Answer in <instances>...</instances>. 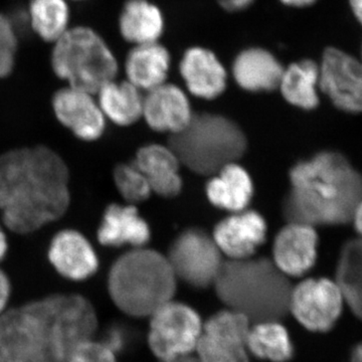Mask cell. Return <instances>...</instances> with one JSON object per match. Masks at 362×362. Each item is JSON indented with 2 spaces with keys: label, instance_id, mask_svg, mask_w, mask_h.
Returning a JSON list of instances; mask_svg holds the SVG:
<instances>
[{
  "label": "cell",
  "instance_id": "6da1fadb",
  "mask_svg": "<svg viewBox=\"0 0 362 362\" xmlns=\"http://www.w3.org/2000/svg\"><path fill=\"white\" fill-rule=\"evenodd\" d=\"M97 324L86 298L54 295L0 315V354L13 362H66Z\"/></svg>",
  "mask_w": 362,
  "mask_h": 362
},
{
  "label": "cell",
  "instance_id": "7a4b0ae2",
  "mask_svg": "<svg viewBox=\"0 0 362 362\" xmlns=\"http://www.w3.org/2000/svg\"><path fill=\"white\" fill-rule=\"evenodd\" d=\"M69 204V170L56 152L35 146L0 156V211L11 230H37L61 218Z\"/></svg>",
  "mask_w": 362,
  "mask_h": 362
},
{
  "label": "cell",
  "instance_id": "3957f363",
  "mask_svg": "<svg viewBox=\"0 0 362 362\" xmlns=\"http://www.w3.org/2000/svg\"><path fill=\"white\" fill-rule=\"evenodd\" d=\"M282 204L288 223L338 226L350 223L362 201V175L337 151H321L290 170Z\"/></svg>",
  "mask_w": 362,
  "mask_h": 362
},
{
  "label": "cell",
  "instance_id": "277c9868",
  "mask_svg": "<svg viewBox=\"0 0 362 362\" xmlns=\"http://www.w3.org/2000/svg\"><path fill=\"white\" fill-rule=\"evenodd\" d=\"M214 284L221 301L249 321H277L289 311L293 288L271 259L225 262Z\"/></svg>",
  "mask_w": 362,
  "mask_h": 362
},
{
  "label": "cell",
  "instance_id": "5b68a950",
  "mask_svg": "<svg viewBox=\"0 0 362 362\" xmlns=\"http://www.w3.org/2000/svg\"><path fill=\"white\" fill-rule=\"evenodd\" d=\"M176 276L168 258L154 250L135 247L112 266L108 289L114 303L130 316L152 315L170 301Z\"/></svg>",
  "mask_w": 362,
  "mask_h": 362
},
{
  "label": "cell",
  "instance_id": "8992f818",
  "mask_svg": "<svg viewBox=\"0 0 362 362\" xmlns=\"http://www.w3.org/2000/svg\"><path fill=\"white\" fill-rule=\"evenodd\" d=\"M168 146L189 170L211 176L239 160L247 141L242 128L228 117L194 113L185 129L170 135Z\"/></svg>",
  "mask_w": 362,
  "mask_h": 362
},
{
  "label": "cell",
  "instance_id": "52a82bcc",
  "mask_svg": "<svg viewBox=\"0 0 362 362\" xmlns=\"http://www.w3.org/2000/svg\"><path fill=\"white\" fill-rule=\"evenodd\" d=\"M52 66L69 87L94 95L118 74V62L106 40L84 25L71 28L54 42Z\"/></svg>",
  "mask_w": 362,
  "mask_h": 362
},
{
  "label": "cell",
  "instance_id": "ba28073f",
  "mask_svg": "<svg viewBox=\"0 0 362 362\" xmlns=\"http://www.w3.org/2000/svg\"><path fill=\"white\" fill-rule=\"evenodd\" d=\"M151 316L149 346L161 361L187 356L197 347L202 330L194 309L169 301Z\"/></svg>",
  "mask_w": 362,
  "mask_h": 362
},
{
  "label": "cell",
  "instance_id": "9c48e42d",
  "mask_svg": "<svg viewBox=\"0 0 362 362\" xmlns=\"http://www.w3.org/2000/svg\"><path fill=\"white\" fill-rule=\"evenodd\" d=\"M175 276L194 287L214 284L223 262L213 237L201 228H188L171 244L168 257Z\"/></svg>",
  "mask_w": 362,
  "mask_h": 362
},
{
  "label": "cell",
  "instance_id": "30bf717a",
  "mask_svg": "<svg viewBox=\"0 0 362 362\" xmlns=\"http://www.w3.org/2000/svg\"><path fill=\"white\" fill-rule=\"evenodd\" d=\"M344 299L335 281L306 279L293 288L289 311L306 329L329 332L341 316Z\"/></svg>",
  "mask_w": 362,
  "mask_h": 362
},
{
  "label": "cell",
  "instance_id": "8fae6325",
  "mask_svg": "<svg viewBox=\"0 0 362 362\" xmlns=\"http://www.w3.org/2000/svg\"><path fill=\"white\" fill-rule=\"evenodd\" d=\"M249 319L233 310L211 317L202 331L197 349L202 362H249Z\"/></svg>",
  "mask_w": 362,
  "mask_h": 362
},
{
  "label": "cell",
  "instance_id": "7c38bea8",
  "mask_svg": "<svg viewBox=\"0 0 362 362\" xmlns=\"http://www.w3.org/2000/svg\"><path fill=\"white\" fill-rule=\"evenodd\" d=\"M319 89L340 110L362 113V62L328 47L319 66Z\"/></svg>",
  "mask_w": 362,
  "mask_h": 362
},
{
  "label": "cell",
  "instance_id": "4fadbf2b",
  "mask_svg": "<svg viewBox=\"0 0 362 362\" xmlns=\"http://www.w3.org/2000/svg\"><path fill=\"white\" fill-rule=\"evenodd\" d=\"M267 223L252 209L230 214L214 226L213 239L220 251L230 259L251 258L265 242Z\"/></svg>",
  "mask_w": 362,
  "mask_h": 362
},
{
  "label": "cell",
  "instance_id": "5bb4252c",
  "mask_svg": "<svg viewBox=\"0 0 362 362\" xmlns=\"http://www.w3.org/2000/svg\"><path fill=\"white\" fill-rule=\"evenodd\" d=\"M52 107L59 122L80 139L93 141L105 130V116L94 94L66 87L52 98Z\"/></svg>",
  "mask_w": 362,
  "mask_h": 362
},
{
  "label": "cell",
  "instance_id": "9a60e30c",
  "mask_svg": "<svg viewBox=\"0 0 362 362\" xmlns=\"http://www.w3.org/2000/svg\"><path fill=\"white\" fill-rule=\"evenodd\" d=\"M317 247L318 235L314 226L288 223L276 235L274 264L284 275L300 277L315 264Z\"/></svg>",
  "mask_w": 362,
  "mask_h": 362
},
{
  "label": "cell",
  "instance_id": "2e32d148",
  "mask_svg": "<svg viewBox=\"0 0 362 362\" xmlns=\"http://www.w3.org/2000/svg\"><path fill=\"white\" fill-rule=\"evenodd\" d=\"M190 103L180 87L164 83L147 90L143 100V114L151 129L176 134L185 129L192 120Z\"/></svg>",
  "mask_w": 362,
  "mask_h": 362
},
{
  "label": "cell",
  "instance_id": "e0dca14e",
  "mask_svg": "<svg viewBox=\"0 0 362 362\" xmlns=\"http://www.w3.org/2000/svg\"><path fill=\"white\" fill-rule=\"evenodd\" d=\"M180 71L187 90L195 97L211 100L225 92L228 73L211 49L189 47L181 59Z\"/></svg>",
  "mask_w": 362,
  "mask_h": 362
},
{
  "label": "cell",
  "instance_id": "ac0fdd59",
  "mask_svg": "<svg viewBox=\"0 0 362 362\" xmlns=\"http://www.w3.org/2000/svg\"><path fill=\"white\" fill-rule=\"evenodd\" d=\"M49 259L59 274L71 281L90 278L99 267L96 252L89 240L73 230L57 233L49 246Z\"/></svg>",
  "mask_w": 362,
  "mask_h": 362
},
{
  "label": "cell",
  "instance_id": "d6986e66",
  "mask_svg": "<svg viewBox=\"0 0 362 362\" xmlns=\"http://www.w3.org/2000/svg\"><path fill=\"white\" fill-rule=\"evenodd\" d=\"M285 66L268 49L247 47L233 59L232 71L235 82L249 92H271L279 89Z\"/></svg>",
  "mask_w": 362,
  "mask_h": 362
},
{
  "label": "cell",
  "instance_id": "ffe728a7",
  "mask_svg": "<svg viewBox=\"0 0 362 362\" xmlns=\"http://www.w3.org/2000/svg\"><path fill=\"white\" fill-rule=\"evenodd\" d=\"M133 163L144 175L156 194L170 199L182 189L180 161L169 146L149 144L138 150Z\"/></svg>",
  "mask_w": 362,
  "mask_h": 362
},
{
  "label": "cell",
  "instance_id": "44dd1931",
  "mask_svg": "<svg viewBox=\"0 0 362 362\" xmlns=\"http://www.w3.org/2000/svg\"><path fill=\"white\" fill-rule=\"evenodd\" d=\"M151 230L146 221L132 204H111L105 211L98 230V239L103 246L142 247L149 242Z\"/></svg>",
  "mask_w": 362,
  "mask_h": 362
},
{
  "label": "cell",
  "instance_id": "7402d4cb",
  "mask_svg": "<svg viewBox=\"0 0 362 362\" xmlns=\"http://www.w3.org/2000/svg\"><path fill=\"white\" fill-rule=\"evenodd\" d=\"M209 202L230 213L245 211L254 194V185L247 171L239 164H228L211 175L206 183Z\"/></svg>",
  "mask_w": 362,
  "mask_h": 362
},
{
  "label": "cell",
  "instance_id": "603a6c76",
  "mask_svg": "<svg viewBox=\"0 0 362 362\" xmlns=\"http://www.w3.org/2000/svg\"><path fill=\"white\" fill-rule=\"evenodd\" d=\"M171 56L160 42L133 45L125 61L128 82L139 90H150L168 80Z\"/></svg>",
  "mask_w": 362,
  "mask_h": 362
},
{
  "label": "cell",
  "instance_id": "cb8c5ba5",
  "mask_svg": "<svg viewBox=\"0 0 362 362\" xmlns=\"http://www.w3.org/2000/svg\"><path fill=\"white\" fill-rule=\"evenodd\" d=\"M163 13L148 0H127L119 16V30L133 45L159 42L164 32Z\"/></svg>",
  "mask_w": 362,
  "mask_h": 362
},
{
  "label": "cell",
  "instance_id": "d4e9b609",
  "mask_svg": "<svg viewBox=\"0 0 362 362\" xmlns=\"http://www.w3.org/2000/svg\"><path fill=\"white\" fill-rule=\"evenodd\" d=\"M96 95L105 118L107 117L118 125H131L142 117L144 97L141 90L128 81H111L98 90Z\"/></svg>",
  "mask_w": 362,
  "mask_h": 362
},
{
  "label": "cell",
  "instance_id": "484cf974",
  "mask_svg": "<svg viewBox=\"0 0 362 362\" xmlns=\"http://www.w3.org/2000/svg\"><path fill=\"white\" fill-rule=\"evenodd\" d=\"M279 89L288 103L313 110L319 104V66L311 59L291 64L284 69Z\"/></svg>",
  "mask_w": 362,
  "mask_h": 362
},
{
  "label": "cell",
  "instance_id": "4316f807",
  "mask_svg": "<svg viewBox=\"0 0 362 362\" xmlns=\"http://www.w3.org/2000/svg\"><path fill=\"white\" fill-rule=\"evenodd\" d=\"M334 281L344 303L362 321V238L350 240L341 247Z\"/></svg>",
  "mask_w": 362,
  "mask_h": 362
},
{
  "label": "cell",
  "instance_id": "83f0119b",
  "mask_svg": "<svg viewBox=\"0 0 362 362\" xmlns=\"http://www.w3.org/2000/svg\"><path fill=\"white\" fill-rule=\"evenodd\" d=\"M68 0H30L28 20L40 40L54 45L71 28Z\"/></svg>",
  "mask_w": 362,
  "mask_h": 362
},
{
  "label": "cell",
  "instance_id": "f1b7e54d",
  "mask_svg": "<svg viewBox=\"0 0 362 362\" xmlns=\"http://www.w3.org/2000/svg\"><path fill=\"white\" fill-rule=\"evenodd\" d=\"M247 349L259 358L273 362L290 361L294 354L289 333L277 321L259 322L250 329Z\"/></svg>",
  "mask_w": 362,
  "mask_h": 362
},
{
  "label": "cell",
  "instance_id": "f546056e",
  "mask_svg": "<svg viewBox=\"0 0 362 362\" xmlns=\"http://www.w3.org/2000/svg\"><path fill=\"white\" fill-rule=\"evenodd\" d=\"M114 181L123 199L130 204L146 201L152 192L146 177L134 163L117 165L114 169Z\"/></svg>",
  "mask_w": 362,
  "mask_h": 362
},
{
  "label": "cell",
  "instance_id": "4dcf8cb0",
  "mask_svg": "<svg viewBox=\"0 0 362 362\" xmlns=\"http://www.w3.org/2000/svg\"><path fill=\"white\" fill-rule=\"evenodd\" d=\"M18 45V33L13 21L0 13V78L6 77L13 71Z\"/></svg>",
  "mask_w": 362,
  "mask_h": 362
},
{
  "label": "cell",
  "instance_id": "1f68e13d",
  "mask_svg": "<svg viewBox=\"0 0 362 362\" xmlns=\"http://www.w3.org/2000/svg\"><path fill=\"white\" fill-rule=\"evenodd\" d=\"M66 362H116L115 352L92 339L74 350Z\"/></svg>",
  "mask_w": 362,
  "mask_h": 362
},
{
  "label": "cell",
  "instance_id": "d6a6232c",
  "mask_svg": "<svg viewBox=\"0 0 362 362\" xmlns=\"http://www.w3.org/2000/svg\"><path fill=\"white\" fill-rule=\"evenodd\" d=\"M11 282L4 271L0 270V315L4 313L9 296H11Z\"/></svg>",
  "mask_w": 362,
  "mask_h": 362
},
{
  "label": "cell",
  "instance_id": "836d02e7",
  "mask_svg": "<svg viewBox=\"0 0 362 362\" xmlns=\"http://www.w3.org/2000/svg\"><path fill=\"white\" fill-rule=\"evenodd\" d=\"M255 0H218L221 8L228 13H239L252 6Z\"/></svg>",
  "mask_w": 362,
  "mask_h": 362
},
{
  "label": "cell",
  "instance_id": "e575fe53",
  "mask_svg": "<svg viewBox=\"0 0 362 362\" xmlns=\"http://www.w3.org/2000/svg\"><path fill=\"white\" fill-rule=\"evenodd\" d=\"M354 226H356V232L358 233L359 238H362V201L359 202L358 206H356L354 211L352 220Z\"/></svg>",
  "mask_w": 362,
  "mask_h": 362
},
{
  "label": "cell",
  "instance_id": "d590c367",
  "mask_svg": "<svg viewBox=\"0 0 362 362\" xmlns=\"http://www.w3.org/2000/svg\"><path fill=\"white\" fill-rule=\"evenodd\" d=\"M283 4L292 7H306L312 6L316 0H280Z\"/></svg>",
  "mask_w": 362,
  "mask_h": 362
},
{
  "label": "cell",
  "instance_id": "8d00e7d4",
  "mask_svg": "<svg viewBox=\"0 0 362 362\" xmlns=\"http://www.w3.org/2000/svg\"><path fill=\"white\" fill-rule=\"evenodd\" d=\"M349 362H362V341L352 349Z\"/></svg>",
  "mask_w": 362,
  "mask_h": 362
},
{
  "label": "cell",
  "instance_id": "74e56055",
  "mask_svg": "<svg viewBox=\"0 0 362 362\" xmlns=\"http://www.w3.org/2000/svg\"><path fill=\"white\" fill-rule=\"evenodd\" d=\"M350 4H351L352 11L359 21V23L362 25V0H350Z\"/></svg>",
  "mask_w": 362,
  "mask_h": 362
},
{
  "label": "cell",
  "instance_id": "f35d334b",
  "mask_svg": "<svg viewBox=\"0 0 362 362\" xmlns=\"http://www.w3.org/2000/svg\"><path fill=\"white\" fill-rule=\"evenodd\" d=\"M7 251V240L1 226H0V261L6 256Z\"/></svg>",
  "mask_w": 362,
  "mask_h": 362
},
{
  "label": "cell",
  "instance_id": "ab89813d",
  "mask_svg": "<svg viewBox=\"0 0 362 362\" xmlns=\"http://www.w3.org/2000/svg\"><path fill=\"white\" fill-rule=\"evenodd\" d=\"M161 362H202L199 358H194V357L190 356H182L178 357V358L171 359V361H165Z\"/></svg>",
  "mask_w": 362,
  "mask_h": 362
},
{
  "label": "cell",
  "instance_id": "60d3db41",
  "mask_svg": "<svg viewBox=\"0 0 362 362\" xmlns=\"http://www.w3.org/2000/svg\"><path fill=\"white\" fill-rule=\"evenodd\" d=\"M0 362H13L9 361V359H7L6 357H4L2 356L1 354H0Z\"/></svg>",
  "mask_w": 362,
  "mask_h": 362
},
{
  "label": "cell",
  "instance_id": "b9f144b4",
  "mask_svg": "<svg viewBox=\"0 0 362 362\" xmlns=\"http://www.w3.org/2000/svg\"><path fill=\"white\" fill-rule=\"evenodd\" d=\"M75 1H85V0H75Z\"/></svg>",
  "mask_w": 362,
  "mask_h": 362
}]
</instances>
